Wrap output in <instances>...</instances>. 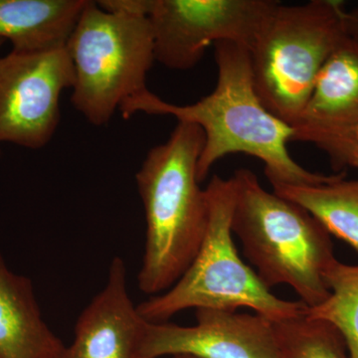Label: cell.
<instances>
[{
	"mask_svg": "<svg viewBox=\"0 0 358 358\" xmlns=\"http://www.w3.org/2000/svg\"><path fill=\"white\" fill-rule=\"evenodd\" d=\"M358 124V38L346 35L327 58L294 124V141L313 143Z\"/></svg>",
	"mask_w": 358,
	"mask_h": 358,
	"instance_id": "cell-11",
	"label": "cell"
},
{
	"mask_svg": "<svg viewBox=\"0 0 358 358\" xmlns=\"http://www.w3.org/2000/svg\"><path fill=\"white\" fill-rule=\"evenodd\" d=\"M88 0H0V39L14 51L65 47Z\"/></svg>",
	"mask_w": 358,
	"mask_h": 358,
	"instance_id": "cell-13",
	"label": "cell"
},
{
	"mask_svg": "<svg viewBox=\"0 0 358 358\" xmlns=\"http://www.w3.org/2000/svg\"><path fill=\"white\" fill-rule=\"evenodd\" d=\"M346 11L338 0L279 2L249 50L259 98L289 126L298 122L320 71L348 35Z\"/></svg>",
	"mask_w": 358,
	"mask_h": 358,
	"instance_id": "cell-5",
	"label": "cell"
},
{
	"mask_svg": "<svg viewBox=\"0 0 358 358\" xmlns=\"http://www.w3.org/2000/svg\"><path fill=\"white\" fill-rule=\"evenodd\" d=\"M320 150H324L336 173L343 171L345 167L358 169V145L341 138H329L313 143Z\"/></svg>",
	"mask_w": 358,
	"mask_h": 358,
	"instance_id": "cell-17",
	"label": "cell"
},
{
	"mask_svg": "<svg viewBox=\"0 0 358 358\" xmlns=\"http://www.w3.org/2000/svg\"><path fill=\"white\" fill-rule=\"evenodd\" d=\"M217 84L208 96L192 105L167 103L147 91L126 101L121 107L124 119L136 113L171 115L178 122L196 124L204 134L197 164L200 183L212 166L229 155L244 154L260 159L271 185H320L345 178L313 173L301 166L289 152L294 129L268 112L254 86L250 51L231 42L215 44Z\"/></svg>",
	"mask_w": 358,
	"mask_h": 358,
	"instance_id": "cell-1",
	"label": "cell"
},
{
	"mask_svg": "<svg viewBox=\"0 0 358 358\" xmlns=\"http://www.w3.org/2000/svg\"><path fill=\"white\" fill-rule=\"evenodd\" d=\"M324 282L329 296L308 308L307 315L333 324L345 339L350 358H358V265L336 259L324 272Z\"/></svg>",
	"mask_w": 358,
	"mask_h": 358,
	"instance_id": "cell-15",
	"label": "cell"
},
{
	"mask_svg": "<svg viewBox=\"0 0 358 358\" xmlns=\"http://www.w3.org/2000/svg\"><path fill=\"white\" fill-rule=\"evenodd\" d=\"M66 50L74 69L71 102L94 126H105L115 110L148 90L155 61L148 16L109 13L88 1Z\"/></svg>",
	"mask_w": 358,
	"mask_h": 358,
	"instance_id": "cell-6",
	"label": "cell"
},
{
	"mask_svg": "<svg viewBox=\"0 0 358 358\" xmlns=\"http://www.w3.org/2000/svg\"><path fill=\"white\" fill-rule=\"evenodd\" d=\"M204 145L196 124L178 122L169 140L148 152L136 174L147 221L138 288L164 293L199 253L208 226V202L197 178Z\"/></svg>",
	"mask_w": 358,
	"mask_h": 358,
	"instance_id": "cell-2",
	"label": "cell"
},
{
	"mask_svg": "<svg viewBox=\"0 0 358 358\" xmlns=\"http://www.w3.org/2000/svg\"><path fill=\"white\" fill-rule=\"evenodd\" d=\"M147 322L129 296L126 264L115 257L105 287L78 317L63 358H138Z\"/></svg>",
	"mask_w": 358,
	"mask_h": 358,
	"instance_id": "cell-10",
	"label": "cell"
},
{
	"mask_svg": "<svg viewBox=\"0 0 358 358\" xmlns=\"http://www.w3.org/2000/svg\"><path fill=\"white\" fill-rule=\"evenodd\" d=\"M273 327L282 358H350L338 329L307 313L273 322Z\"/></svg>",
	"mask_w": 358,
	"mask_h": 358,
	"instance_id": "cell-16",
	"label": "cell"
},
{
	"mask_svg": "<svg viewBox=\"0 0 358 358\" xmlns=\"http://www.w3.org/2000/svg\"><path fill=\"white\" fill-rule=\"evenodd\" d=\"M273 192L301 205L329 234L352 246L358 255V179L345 178L320 185H272Z\"/></svg>",
	"mask_w": 358,
	"mask_h": 358,
	"instance_id": "cell-14",
	"label": "cell"
},
{
	"mask_svg": "<svg viewBox=\"0 0 358 358\" xmlns=\"http://www.w3.org/2000/svg\"><path fill=\"white\" fill-rule=\"evenodd\" d=\"M173 358H197V357H192V355H173Z\"/></svg>",
	"mask_w": 358,
	"mask_h": 358,
	"instance_id": "cell-20",
	"label": "cell"
},
{
	"mask_svg": "<svg viewBox=\"0 0 358 358\" xmlns=\"http://www.w3.org/2000/svg\"><path fill=\"white\" fill-rule=\"evenodd\" d=\"M66 348L44 322L31 280L0 252V358H63Z\"/></svg>",
	"mask_w": 358,
	"mask_h": 358,
	"instance_id": "cell-12",
	"label": "cell"
},
{
	"mask_svg": "<svg viewBox=\"0 0 358 358\" xmlns=\"http://www.w3.org/2000/svg\"><path fill=\"white\" fill-rule=\"evenodd\" d=\"M205 193L208 226L199 253L171 289L136 307L141 317L150 322H164L187 308L235 312L249 308L275 322L307 313L301 301L275 296L240 258L231 229L236 197L234 178L213 176Z\"/></svg>",
	"mask_w": 358,
	"mask_h": 358,
	"instance_id": "cell-4",
	"label": "cell"
},
{
	"mask_svg": "<svg viewBox=\"0 0 358 358\" xmlns=\"http://www.w3.org/2000/svg\"><path fill=\"white\" fill-rule=\"evenodd\" d=\"M0 155H1V152H0Z\"/></svg>",
	"mask_w": 358,
	"mask_h": 358,
	"instance_id": "cell-22",
	"label": "cell"
},
{
	"mask_svg": "<svg viewBox=\"0 0 358 358\" xmlns=\"http://www.w3.org/2000/svg\"><path fill=\"white\" fill-rule=\"evenodd\" d=\"M277 0H150L155 61L169 69L195 67L211 44L252 48Z\"/></svg>",
	"mask_w": 358,
	"mask_h": 358,
	"instance_id": "cell-7",
	"label": "cell"
},
{
	"mask_svg": "<svg viewBox=\"0 0 358 358\" xmlns=\"http://www.w3.org/2000/svg\"><path fill=\"white\" fill-rule=\"evenodd\" d=\"M346 29L348 34L358 38V4L346 11Z\"/></svg>",
	"mask_w": 358,
	"mask_h": 358,
	"instance_id": "cell-18",
	"label": "cell"
},
{
	"mask_svg": "<svg viewBox=\"0 0 358 358\" xmlns=\"http://www.w3.org/2000/svg\"><path fill=\"white\" fill-rule=\"evenodd\" d=\"M231 229L268 289L287 285L308 308L329 296L324 272L336 260L331 235L307 209L268 192L253 171H235Z\"/></svg>",
	"mask_w": 358,
	"mask_h": 358,
	"instance_id": "cell-3",
	"label": "cell"
},
{
	"mask_svg": "<svg viewBox=\"0 0 358 358\" xmlns=\"http://www.w3.org/2000/svg\"><path fill=\"white\" fill-rule=\"evenodd\" d=\"M195 317L192 327L148 322L138 358H282L273 322L262 315L197 308Z\"/></svg>",
	"mask_w": 358,
	"mask_h": 358,
	"instance_id": "cell-9",
	"label": "cell"
},
{
	"mask_svg": "<svg viewBox=\"0 0 358 358\" xmlns=\"http://www.w3.org/2000/svg\"><path fill=\"white\" fill-rule=\"evenodd\" d=\"M329 138H343V140L350 141H352V143H355L358 145V124L357 126H355V128H352V129H350V131H346L345 134H339V136H329ZM320 140H324V138H320ZM317 141H315V143H317Z\"/></svg>",
	"mask_w": 358,
	"mask_h": 358,
	"instance_id": "cell-19",
	"label": "cell"
},
{
	"mask_svg": "<svg viewBox=\"0 0 358 358\" xmlns=\"http://www.w3.org/2000/svg\"><path fill=\"white\" fill-rule=\"evenodd\" d=\"M4 41H6V40L0 39V48H1L2 45H3Z\"/></svg>",
	"mask_w": 358,
	"mask_h": 358,
	"instance_id": "cell-21",
	"label": "cell"
},
{
	"mask_svg": "<svg viewBox=\"0 0 358 358\" xmlns=\"http://www.w3.org/2000/svg\"><path fill=\"white\" fill-rule=\"evenodd\" d=\"M75 75L66 47L0 57V143L39 150L60 122V96Z\"/></svg>",
	"mask_w": 358,
	"mask_h": 358,
	"instance_id": "cell-8",
	"label": "cell"
}]
</instances>
